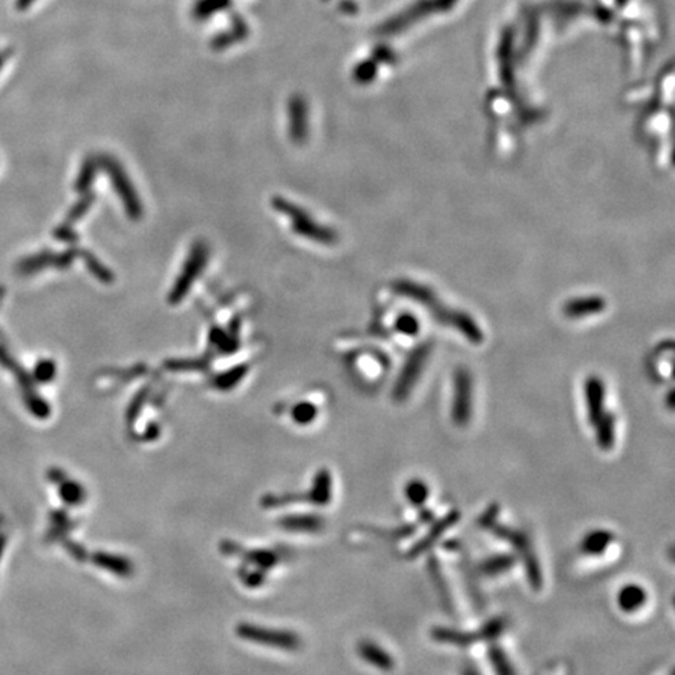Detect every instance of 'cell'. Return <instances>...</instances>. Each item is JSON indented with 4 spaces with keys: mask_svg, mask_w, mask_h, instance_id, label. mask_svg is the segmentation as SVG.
I'll return each instance as SVG.
<instances>
[{
    "mask_svg": "<svg viewBox=\"0 0 675 675\" xmlns=\"http://www.w3.org/2000/svg\"><path fill=\"white\" fill-rule=\"evenodd\" d=\"M585 399L589 422L594 425L605 413V385L599 377L586 379Z\"/></svg>",
    "mask_w": 675,
    "mask_h": 675,
    "instance_id": "cell-6",
    "label": "cell"
},
{
    "mask_svg": "<svg viewBox=\"0 0 675 675\" xmlns=\"http://www.w3.org/2000/svg\"><path fill=\"white\" fill-rule=\"evenodd\" d=\"M403 494H405V499L408 500L409 505L420 508L429 500L430 488L422 479H411L409 481H407Z\"/></svg>",
    "mask_w": 675,
    "mask_h": 675,
    "instance_id": "cell-16",
    "label": "cell"
},
{
    "mask_svg": "<svg viewBox=\"0 0 675 675\" xmlns=\"http://www.w3.org/2000/svg\"><path fill=\"white\" fill-rule=\"evenodd\" d=\"M281 525L296 532H318L322 528V521L318 516H292L283 519Z\"/></svg>",
    "mask_w": 675,
    "mask_h": 675,
    "instance_id": "cell-20",
    "label": "cell"
},
{
    "mask_svg": "<svg viewBox=\"0 0 675 675\" xmlns=\"http://www.w3.org/2000/svg\"><path fill=\"white\" fill-rule=\"evenodd\" d=\"M316 407H313L311 403H301L292 409V418L298 424H308L316 418Z\"/></svg>",
    "mask_w": 675,
    "mask_h": 675,
    "instance_id": "cell-22",
    "label": "cell"
},
{
    "mask_svg": "<svg viewBox=\"0 0 675 675\" xmlns=\"http://www.w3.org/2000/svg\"><path fill=\"white\" fill-rule=\"evenodd\" d=\"M505 621H503L502 617H494V619H491L489 622H486L483 627L480 628V638L481 639H485V641H488V639H494L497 638V636H500L503 630H505Z\"/></svg>",
    "mask_w": 675,
    "mask_h": 675,
    "instance_id": "cell-21",
    "label": "cell"
},
{
    "mask_svg": "<svg viewBox=\"0 0 675 675\" xmlns=\"http://www.w3.org/2000/svg\"><path fill=\"white\" fill-rule=\"evenodd\" d=\"M331 499V475L327 469L319 471L314 477L313 489L309 492V502L316 505H327Z\"/></svg>",
    "mask_w": 675,
    "mask_h": 675,
    "instance_id": "cell-15",
    "label": "cell"
},
{
    "mask_svg": "<svg viewBox=\"0 0 675 675\" xmlns=\"http://www.w3.org/2000/svg\"><path fill=\"white\" fill-rule=\"evenodd\" d=\"M53 375H55V364H53V361H49V359H46V361H40V363H38V366L35 369V377L38 380H40V381H49V380L53 379Z\"/></svg>",
    "mask_w": 675,
    "mask_h": 675,
    "instance_id": "cell-24",
    "label": "cell"
},
{
    "mask_svg": "<svg viewBox=\"0 0 675 675\" xmlns=\"http://www.w3.org/2000/svg\"><path fill=\"white\" fill-rule=\"evenodd\" d=\"M616 602L624 614H633L647 604V591L638 583H627L619 589Z\"/></svg>",
    "mask_w": 675,
    "mask_h": 675,
    "instance_id": "cell-7",
    "label": "cell"
},
{
    "mask_svg": "<svg viewBox=\"0 0 675 675\" xmlns=\"http://www.w3.org/2000/svg\"><path fill=\"white\" fill-rule=\"evenodd\" d=\"M358 655L363 658L368 665L380 669V671H392L396 661L390 652L372 641H361L358 644Z\"/></svg>",
    "mask_w": 675,
    "mask_h": 675,
    "instance_id": "cell-8",
    "label": "cell"
},
{
    "mask_svg": "<svg viewBox=\"0 0 675 675\" xmlns=\"http://www.w3.org/2000/svg\"><path fill=\"white\" fill-rule=\"evenodd\" d=\"M205 259H207V249H205L203 246H197L194 249V252H192V257H191V262L188 263V266L186 269L183 270V274H181L180 277V280H179V283H177V288L174 290V294L170 296V298H180L181 296L185 294L186 290H190V286L192 283V280L196 279L194 275H192V272H197L199 269H202L203 268V264H205Z\"/></svg>",
    "mask_w": 675,
    "mask_h": 675,
    "instance_id": "cell-11",
    "label": "cell"
},
{
    "mask_svg": "<svg viewBox=\"0 0 675 675\" xmlns=\"http://www.w3.org/2000/svg\"><path fill=\"white\" fill-rule=\"evenodd\" d=\"M430 353H431V346L429 342L418 346L411 353H409L407 363L403 364L399 377L396 380L394 390H392V397H394L396 402H403L409 396V392L413 391L414 385H416L418 380L420 379V374H422Z\"/></svg>",
    "mask_w": 675,
    "mask_h": 675,
    "instance_id": "cell-2",
    "label": "cell"
},
{
    "mask_svg": "<svg viewBox=\"0 0 675 675\" xmlns=\"http://www.w3.org/2000/svg\"><path fill=\"white\" fill-rule=\"evenodd\" d=\"M62 496L66 499V502L69 503H80L85 492L80 488L79 485L75 483H66L62 488Z\"/></svg>",
    "mask_w": 675,
    "mask_h": 675,
    "instance_id": "cell-23",
    "label": "cell"
},
{
    "mask_svg": "<svg viewBox=\"0 0 675 675\" xmlns=\"http://www.w3.org/2000/svg\"><path fill=\"white\" fill-rule=\"evenodd\" d=\"M488 658L491 661L492 671L496 672V675H516L511 660L508 658L505 650H503L500 646L492 644L488 650Z\"/></svg>",
    "mask_w": 675,
    "mask_h": 675,
    "instance_id": "cell-19",
    "label": "cell"
},
{
    "mask_svg": "<svg viewBox=\"0 0 675 675\" xmlns=\"http://www.w3.org/2000/svg\"><path fill=\"white\" fill-rule=\"evenodd\" d=\"M514 563H516V558L513 555H507V553L494 555L480 563V572L488 575V577H496V575L510 571Z\"/></svg>",
    "mask_w": 675,
    "mask_h": 675,
    "instance_id": "cell-17",
    "label": "cell"
},
{
    "mask_svg": "<svg viewBox=\"0 0 675 675\" xmlns=\"http://www.w3.org/2000/svg\"><path fill=\"white\" fill-rule=\"evenodd\" d=\"M94 563H96L97 566L107 569L110 572L120 575V577H129L131 571H133L130 561L114 555H108V553H97V555H94Z\"/></svg>",
    "mask_w": 675,
    "mask_h": 675,
    "instance_id": "cell-18",
    "label": "cell"
},
{
    "mask_svg": "<svg viewBox=\"0 0 675 675\" xmlns=\"http://www.w3.org/2000/svg\"><path fill=\"white\" fill-rule=\"evenodd\" d=\"M594 427L597 446L602 450H610L614 446V441H616V419H614L613 414L605 411L604 416L594 424Z\"/></svg>",
    "mask_w": 675,
    "mask_h": 675,
    "instance_id": "cell-14",
    "label": "cell"
},
{
    "mask_svg": "<svg viewBox=\"0 0 675 675\" xmlns=\"http://www.w3.org/2000/svg\"><path fill=\"white\" fill-rule=\"evenodd\" d=\"M463 675H480V672L472 666H466L463 671Z\"/></svg>",
    "mask_w": 675,
    "mask_h": 675,
    "instance_id": "cell-26",
    "label": "cell"
},
{
    "mask_svg": "<svg viewBox=\"0 0 675 675\" xmlns=\"http://www.w3.org/2000/svg\"><path fill=\"white\" fill-rule=\"evenodd\" d=\"M607 307L605 298L604 297H582V298H572L569 301L566 305H564L563 311L564 316L571 318V319H582L586 316H593V314H599L600 311H604Z\"/></svg>",
    "mask_w": 675,
    "mask_h": 675,
    "instance_id": "cell-9",
    "label": "cell"
},
{
    "mask_svg": "<svg viewBox=\"0 0 675 675\" xmlns=\"http://www.w3.org/2000/svg\"><path fill=\"white\" fill-rule=\"evenodd\" d=\"M397 330H400L402 333H405V335H413V333H416V331L419 330V324H418V320L414 319L413 316H409V314H405V316H400L399 319H397Z\"/></svg>",
    "mask_w": 675,
    "mask_h": 675,
    "instance_id": "cell-25",
    "label": "cell"
},
{
    "mask_svg": "<svg viewBox=\"0 0 675 675\" xmlns=\"http://www.w3.org/2000/svg\"><path fill=\"white\" fill-rule=\"evenodd\" d=\"M431 638L438 641V643L455 644V646H468L481 639L480 632L469 633V632H463V630L449 628V627H435L431 630Z\"/></svg>",
    "mask_w": 675,
    "mask_h": 675,
    "instance_id": "cell-12",
    "label": "cell"
},
{
    "mask_svg": "<svg viewBox=\"0 0 675 675\" xmlns=\"http://www.w3.org/2000/svg\"><path fill=\"white\" fill-rule=\"evenodd\" d=\"M458 519H460V514H458V511H452V513L447 514V516L442 518L440 522H436L433 527L430 528V532L424 536V539L419 541L418 544L414 546V549L411 550V555H419L420 552H424L425 549H429L431 544H435V541L440 539V536L444 533L447 528L452 527V525L455 524Z\"/></svg>",
    "mask_w": 675,
    "mask_h": 675,
    "instance_id": "cell-13",
    "label": "cell"
},
{
    "mask_svg": "<svg viewBox=\"0 0 675 675\" xmlns=\"http://www.w3.org/2000/svg\"><path fill=\"white\" fill-rule=\"evenodd\" d=\"M613 541H614V535L610 532V530L605 528L591 530V532L586 533L583 536V539L580 541V552L588 557H599L602 553H605V550L610 547Z\"/></svg>",
    "mask_w": 675,
    "mask_h": 675,
    "instance_id": "cell-10",
    "label": "cell"
},
{
    "mask_svg": "<svg viewBox=\"0 0 675 675\" xmlns=\"http://www.w3.org/2000/svg\"><path fill=\"white\" fill-rule=\"evenodd\" d=\"M452 420L458 427H466L472 416V379L468 369H458L453 379Z\"/></svg>",
    "mask_w": 675,
    "mask_h": 675,
    "instance_id": "cell-3",
    "label": "cell"
},
{
    "mask_svg": "<svg viewBox=\"0 0 675 675\" xmlns=\"http://www.w3.org/2000/svg\"><path fill=\"white\" fill-rule=\"evenodd\" d=\"M394 291L420 303V305L429 309L431 316L438 320V322L460 331L461 335L466 336L474 344H480L483 341V331L480 330L477 322L466 313L442 305L440 298L435 296V292L430 288L413 283V281L408 280H402L394 285Z\"/></svg>",
    "mask_w": 675,
    "mask_h": 675,
    "instance_id": "cell-1",
    "label": "cell"
},
{
    "mask_svg": "<svg viewBox=\"0 0 675 675\" xmlns=\"http://www.w3.org/2000/svg\"><path fill=\"white\" fill-rule=\"evenodd\" d=\"M238 633H240L241 638L253 641V643L258 644H266L270 647H280V649H297L298 647V638L294 633L290 632H280V630H270V628H259L255 625H249L242 624L240 628H238Z\"/></svg>",
    "mask_w": 675,
    "mask_h": 675,
    "instance_id": "cell-4",
    "label": "cell"
},
{
    "mask_svg": "<svg viewBox=\"0 0 675 675\" xmlns=\"http://www.w3.org/2000/svg\"><path fill=\"white\" fill-rule=\"evenodd\" d=\"M283 209L290 213L292 224H294L292 227H294V230L298 235H303L309 238V240H314L318 242H324V244H330V242L335 241L333 231L320 227L319 224L314 222L313 219H309L303 212H298V209L291 207V205H285Z\"/></svg>",
    "mask_w": 675,
    "mask_h": 675,
    "instance_id": "cell-5",
    "label": "cell"
}]
</instances>
